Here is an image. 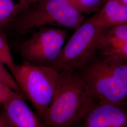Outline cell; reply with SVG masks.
I'll return each mask as SVG.
<instances>
[{
  "label": "cell",
  "instance_id": "cell-15",
  "mask_svg": "<svg viewBox=\"0 0 127 127\" xmlns=\"http://www.w3.org/2000/svg\"><path fill=\"white\" fill-rule=\"evenodd\" d=\"M18 93L0 79V105H2Z\"/></svg>",
  "mask_w": 127,
  "mask_h": 127
},
{
  "label": "cell",
  "instance_id": "cell-16",
  "mask_svg": "<svg viewBox=\"0 0 127 127\" xmlns=\"http://www.w3.org/2000/svg\"><path fill=\"white\" fill-rule=\"evenodd\" d=\"M0 127H9L4 120L0 116Z\"/></svg>",
  "mask_w": 127,
  "mask_h": 127
},
{
  "label": "cell",
  "instance_id": "cell-4",
  "mask_svg": "<svg viewBox=\"0 0 127 127\" xmlns=\"http://www.w3.org/2000/svg\"><path fill=\"white\" fill-rule=\"evenodd\" d=\"M11 74L22 93L32 103L42 122L54 98L59 71L25 61L17 64Z\"/></svg>",
  "mask_w": 127,
  "mask_h": 127
},
{
  "label": "cell",
  "instance_id": "cell-11",
  "mask_svg": "<svg viewBox=\"0 0 127 127\" xmlns=\"http://www.w3.org/2000/svg\"><path fill=\"white\" fill-rule=\"evenodd\" d=\"M26 9L23 5L13 0H0V28L7 26Z\"/></svg>",
  "mask_w": 127,
  "mask_h": 127
},
{
  "label": "cell",
  "instance_id": "cell-5",
  "mask_svg": "<svg viewBox=\"0 0 127 127\" xmlns=\"http://www.w3.org/2000/svg\"><path fill=\"white\" fill-rule=\"evenodd\" d=\"M67 35V31L62 28H40L21 44L20 56L27 62L56 69Z\"/></svg>",
  "mask_w": 127,
  "mask_h": 127
},
{
  "label": "cell",
  "instance_id": "cell-6",
  "mask_svg": "<svg viewBox=\"0 0 127 127\" xmlns=\"http://www.w3.org/2000/svg\"><path fill=\"white\" fill-rule=\"evenodd\" d=\"M105 29L96 24L94 16L84 21L64 46L56 69L76 70L81 67L95 51L98 39Z\"/></svg>",
  "mask_w": 127,
  "mask_h": 127
},
{
  "label": "cell",
  "instance_id": "cell-9",
  "mask_svg": "<svg viewBox=\"0 0 127 127\" xmlns=\"http://www.w3.org/2000/svg\"><path fill=\"white\" fill-rule=\"evenodd\" d=\"M95 51L102 56L127 59V41L123 40L117 29L105 28L98 39Z\"/></svg>",
  "mask_w": 127,
  "mask_h": 127
},
{
  "label": "cell",
  "instance_id": "cell-18",
  "mask_svg": "<svg viewBox=\"0 0 127 127\" xmlns=\"http://www.w3.org/2000/svg\"><path fill=\"white\" fill-rule=\"evenodd\" d=\"M17 0L18 1V2L23 5V6L26 8V9H27V5L26 4V0Z\"/></svg>",
  "mask_w": 127,
  "mask_h": 127
},
{
  "label": "cell",
  "instance_id": "cell-8",
  "mask_svg": "<svg viewBox=\"0 0 127 127\" xmlns=\"http://www.w3.org/2000/svg\"><path fill=\"white\" fill-rule=\"evenodd\" d=\"M25 96L18 93L2 105L0 116L9 127H43L38 116L30 108Z\"/></svg>",
  "mask_w": 127,
  "mask_h": 127
},
{
  "label": "cell",
  "instance_id": "cell-12",
  "mask_svg": "<svg viewBox=\"0 0 127 127\" xmlns=\"http://www.w3.org/2000/svg\"><path fill=\"white\" fill-rule=\"evenodd\" d=\"M0 60L11 73L16 67L15 63L10 49L7 39L0 28Z\"/></svg>",
  "mask_w": 127,
  "mask_h": 127
},
{
  "label": "cell",
  "instance_id": "cell-10",
  "mask_svg": "<svg viewBox=\"0 0 127 127\" xmlns=\"http://www.w3.org/2000/svg\"><path fill=\"white\" fill-rule=\"evenodd\" d=\"M103 2L102 9L94 15L98 27L107 28L127 24V5L118 0H104Z\"/></svg>",
  "mask_w": 127,
  "mask_h": 127
},
{
  "label": "cell",
  "instance_id": "cell-13",
  "mask_svg": "<svg viewBox=\"0 0 127 127\" xmlns=\"http://www.w3.org/2000/svg\"><path fill=\"white\" fill-rule=\"evenodd\" d=\"M74 8L84 14L97 13L104 0H68Z\"/></svg>",
  "mask_w": 127,
  "mask_h": 127
},
{
  "label": "cell",
  "instance_id": "cell-2",
  "mask_svg": "<svg viewBox=\"0 0 127 127\" xmlns=\"http://www.w3.org/2000/svg\"><path fill=\"white\" fill-rule=\"evenodd\" d=\"M97 101L75 70L59 71L54 96L42 121L43 127H73Z\"/></svg>",
  "mask_w": 127,
  "mask_h": 127
},
{
  "label": "cell",
  "instance_id": "cell-14",
  "mask_svg": "<svg viewBox=\"0 0 127 127\" xmlns=\"http://www.w3.org/2000/svg\"><path fill=\"white\" fill-rule=\"evenodd\" d=\"M0 79L3 82H4L9 86L14 91L20 93L21 94V91L20 90L18 85L15 81L13 76L9 72L7 67L5 66L0 60Z\"/></svg>",
  "mask_w": 127,
  "mask_h": 127
},
{
  "label": "cell",
  "instance_id": "cell-19",
  "mask_svg": "<svg viewBox=\"0 0 127 127\" xmlns=\"http://www.w3.org/2000/svg\"><path fill=\"white\" fill-rule=\"evenodd\" d=\"M118 0L123 4L127 5V0Z\"/></svg>",
  "mask_w": 127,
  "mask_h": 127
},
{
  "label": "cell",
  "instance_id": "cell-7",
  "mask_svg": "<svg viewBox=\"0 0 127 127\" xmlns=\"http://www.w3.org/2000/svg\"><path fill=\"white\" fill-rule=\"evenodd\" d=\"M126 106L97 101L73 127H127Z\"/></svg>",
  "mask_w": 127,
  "mask_h": 127
},
{
  "label": "cell",
  "instance_id": "cell-3",
  "mask_svg": "<svg viewBox=\"0 0 127 127\" xmlns=\"http://www.w3.org/2000/svg\"><path fill=\"white\" fill-rule=\"evenodd\" d=\"M14 20L16 31L24 36L44 27L76 29L85 21V16L68 0H39Z\"/></svg>",
  "mask_w": 127,
  "mask_h": 127
},
{
  "label": "cell",
  "instance_id": "cell-1",
  "mask_svg": "<svg viewBox=\"0 0 127 127\" xmlns=\"http://www.w3.org/2000/svg\"><path fill=\"white\" fill-rule=\"evenodd\" d=\"M75 71L97 101L127 105V59L95 51Z\"/></svg>",
  "mask_w": 127,
  "mask_h": 127
},
{
  "label": "cell",
  "instance_id": "cell-17",
  "mask_svg": "<svg viewBox=\"0 0 127 127\" xmlns=\"http://www.w3.org/2000/svg\"><path fill=\"white\" fill-rule=\"evenodd\" d=\"M26 0V4L27 5V9L31 5L34 4L37 1H38L39 0Z\"/></svg>",
  "mask_w": 127,
  "mask_h": 127
}]
</instances>
